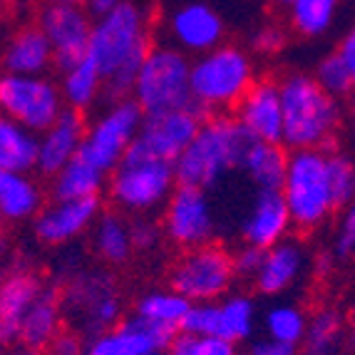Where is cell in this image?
Masks as SVG:
<instances>
[{"label":"cell","mask_w":355,"mask_h":355,"mask_svg":"<svg viewBox=\"0 0 355 355\" xmlns=\"http://www.w3.org/2000/svg\"><path fill=\"white\" fill-rule=\"evenodd\" d=\"M149 50L152 42H149L147 15L132 0H122L110 15L95 20L87 55L100 67L105 77L102 95L112 105L132 97L137 75L142 70Z\"/></svg>","instance_id":"obj_1"},{"label":"cell","mask_w":355,"mask_h":355,"mask_svg":"<svg viewBox=\"0 0 355 355\" xmlns=\"http://www.w3.org/2000/svg\"><path fill=\"white\" fill-rule=\"evenodd\" d=\"M256 142L259 139L236 117L209 114L189 147L174 162L177 184L207 191L234 166H243L246 154Z\"/></svg>","instance_id":"obj_2"},{"label":"cell","mask_w":355,"mask_h":355,"mask_svg":"<svg viewBox=\"0 0 355 355\" xmlns=\"http://www.w3.org/2000/svg\"><path fill=\"white\" fill-rule=\"evenodd\" d=\"M284 105V144L291 149H331L340 125V105L313 75L291 72L279 83Z\"/></svg>","instance_id":"obj_3"},{"label":"cell","mask_w":355,"mask_h":355,"mask_svg":"<svg viewBox=\"0 0 355 355\" xmlns=\"http://www.w3.org/2000/svg\"><path fill=\"white\" fill-rule=\"evenodd\" d=\"M254 83V62L234 45H219L191 62V100L207 114H219L231 107L236 110Z\"/></svg>","instance_id":"obj_4"},{"label":"cell","mask_w":355,"mask_h":355,"mask_svg":"<svg viewBox=\"0 0 355 355\" xmlns=\"http://www.w3.org/2000/svg\"><path fill=\"white\" fill-rule=\"evenodd\" d=\"M281 194L298 229H318L336 211L328 179V149H293Z\"/></svg>","instance_id":"obj_5"},{"label":"cell","mask_w":355,"mask_h":355,"mask_svg":"<svg viewBox=\"0 0 355 355\" xmlns=\"http://www.w3.org/2000/svg\"><path fill=\"white\" fill-rule=\"evenodd\" d=\"M191 62L182 50L152 48L137 75L132 97L144 114H159L169 110L194 107L189 87Z\"/></svg>","instance_id":"obj_6"},{"label":"cell","mask_w":355,"mask_h":355,"mask_svg":"<svg viewBox=\"0 0 355 355\" xmlns=\"http://www.w3.org/2000/svg\"><path fill=\"white\" fill-rule=\"evenodd\" d=\"M177 189L174 164L164 159H130L112 172L110 179V199L127 214H149L169 202Z\"/></svg>","instance_id":"obj_7"},{"label":"cell","mask_w":355,"mask_h":355,"mask_svg":"<svg viewBox=\"0 0 355 355\" xmlns=\"http://www.w3.org/2000/svg\"><path fill=\"white\" fill-rule=\"evenodd\" d=\"M234 279L236 273L229 251L216 243H204L179 256L169 271V288L191 303L216 301L229 293Z\"/></svg>","instance_id":"obj_8"},{"label":"cell","mask_w":355,"mask_h":355,"mask_svg":"<svg viewBox=\"0 0 355 355\" xmlns=\"http://www.w3.org/2000/svg\"><path fill=\"white\" fill-rule=\"evenodd\" d=\"M144 122L142 107L137 105L135 97L110 105L105 114L89 127L85 135L77 157L97 166L100 172L112 174L122 159H125L127 149L139 135V127Z\"/></svg>","instance_id":"obj_9"},{"label":"cell","mask_w":355,"mask_h":355,"mask_svg":"<svg viewBox=\"0 0 355 355\" xmlns=\"http://www.w3.org/2000/svg\"><path fill=\"white\" fill-rule=\"evenodd\" d=\"M62 110V89L45 75H0V112L35 135L48 130Z\"/></svg>","instance_id":"obj_10"},{"label":"cell","mask_w":355,"mask_h":355,"mask_svg":"<svg viewBox=\"0 0 355 355\" xmlns=\"http://www.w3.org/2000/svg\"><path fill=\"white\" fill-rule=\"evenodd\" d=\"M207 117L209 114L199 105L159 114H144L139 135L135 137L125 157L130 159H164L174 164L184 149L189 147V142L196 137Z\"/></svg>","instance_id":"obj_11"},{"label":"cell","mask_w":355,"mask_h":355,"mask_svg":"<svg viewBox=\"0 0 355 355\" xmlns=\"http://www.w3.org/2000/svg\"><path fill=\"white\" fill-rule=\"evenodd\" d=\"M62 311L72 315L85 336L100 338L119 326V296L110 273L89 271L70 281L62 293Z\"/></svg>","instance_id":"obj_12"},{"label":"cell","mask_w":355,"mask_h":355,"mask_svg":"<svg viewBox=\"0 0 355 355\" xmlns=\"http://www.w3.org/2000/svg\"><path fill=\"white\" fill-rule=\"evenodd\" d=\"M162 229H164V236L174 246H182L184 251L211 243L216 224H214V211L207 191L177 184V189L166 202Z\"/></svg>","instance_id":"obj_13"},{"label":"cell","mask_w":355,"mask_h":355,"mask_svg":"<svg viewBox=\"0 0 355 355\" xmlns=\"http://www.w3.org/2000/svg\"><path fill=\"white\" fill-rule=\"evenodd\" d=\"M92 18L83 6H62L48 3L40 10V30L53 45L55 67L67 72L87 58L89 35H92Z\"/></svg>","instance_id":"obj_14"},{"label":"cell","mask_w":355,"mask_h":355,"mask_svg":"<svg viewBox=\"0 0 355 355\" xmlns=\"http://www.w3.org/2000/svg\"><path fill=\"white\" fill-rule=\"evenodd\" d=\"M241 122L259 142L284 144V105L281 87L273 80H256L243 100L234 110Z\"/></svg>","instance_id":"obj_15"},{"label":"cell","mask_w":355,"mask_h":355,"mask_svg":"<svg viewBox=\"0 0 355 355\" xmlns=\"http://www.w3.org/2000/svg\"><path fill=\"white\" fill-rule=\"evenodd\" d=\"M177 331L147 318L132 315L122 320L114 331L95 338L85 355H144L152 350H166L172 345Z\"/></svg>","instance_id":"obj_16"},{"label":"cell","mask_w":355,"mask_h":355,"mask_svg":"<svg viewBox=\"0 0 355 355\" xmlns=\"http://www.w3.org/2000/svg\"><path fill=\"white\" fill-rule=\"evenodd\" d=\"M100 196L89 199H70V202H55L40 209L35 219V236L42 243L58 246L87 231L100 216Z\"/></svg>","instance_id":"obj_17"},{"label":"cell","mask_w":355,"mask_h":355,"mask_svg":"<svg viewBox=\"0 0 355 355\" xmlns=\"http://www.w3.org/2000/svg\"><path fill=\"white\" fill-rule=\"evenodd\" d=\"M85 135H87L85 114L80 112V110L65 107L62 114H60L40 137V147H37V172L45 174V177H55L67 162H72L77 157Z\"/></svg>","instance_id":"obj_18"},{"label":"cell","mask_w":355,"mask_h":355,"mask_svg":"<svg viewBox=\"0 0 355 355\" xmlns=\"http://www.w3.org/2000/svg\"><path fill=\"white\" fill-rule=\"evenodd\" d=\"M291 224L293 221H291L288 207H286L281 189L259 191L249 214L241 221L243 243H251V246H259V249H271L279 241H284Z\"/></svg>","instance_id":"obj_19"},{"label":"cell","mask_w":355,"mask_h":355,"mask_svg":"<svg viewBox=\"0 0 355 355\" xmlns=\"http://www.w3.org/2000/svg\"><path fill=\"white\" fill-rule=\"evenodd\" d=\"M172 35L179 48L187 53H209L219 48L224 37V23L216 12L204 3H191V6L179 8L172 15Z\"/></svg>","instance_id":"obj_20"},{"label":"cell","mask_w":355,"mask_h":355,"mask_svg":"<svg viewBox=\"0 0 355 355\" xmlns=\"http://www.w3.org/2000/svg\"><path fill=\"white\" fill-rule=\"evenodd\" d=\"M42 291L35 273L18 271L0 284V343L20 340V328L30 306Z\"/></svg>","instance_id":"obj_21"},{"label":"cell","mask_w":355,"mask_h":355,"mask_svg":"<svg viewBox=\"0 0 355 355\" xmlns=\"http://www.w3.org/2000/svg\"><path fill=\"white\" fill-rule=\"evenodd\" d=\"M306 263V251L298 241H279L276 246L266 249L263 254V263H261L259 273H256V288L263 296H279L284 291H288L296 284L298 276Z\"/></svg>","instance_id":"obj_22"},{"label":"cell","mask_w":355,"mask_h":355,"mask_svg":"<svg viewBox=\"0 0 355 355\" xmlns=\"http://www.w3.org/2000/svg\"><path fill=\"white\" fill-rule=\"evenodd\" d=\"M6 72L12 75H45L55 65L53 45L48 35L37 28H25L12 37L3 55Z\"/></svg>","instance_id":"obj_23"},{"label":"cell","mask_w":355,"mask_h":355,"mask_svg":"<svg viewBox=\"0 0 355 355\" xmlns=\"http://www.w3.org/2000/svg\"><path fill=\"white\" fill-rule=\"evenodd\" d=\"M60 323H62V296L58 293V288L42 286L23 320L20 343L28 345L30 350L50 348V343L60 333Z\"/></svg>","instance_id":"obj_24"},{"label":"cell","mask_w":355,"mask_h":355,"mask_svg":"<svg viewBox=\"0 0 355 355\" xmlns=\"http://www.w3.org/2000/svg\"><path fill=\"white\" fill-rule=\"evenodd\" d=\"M40 139L33 130L0 112V169L6 174H28L37 169Z\"/></svg>","instance_id":"obj_25"},{"label":"cell","mask_w":355,"mask_h":355,"mask_svg":"<svg viewBox=\"0 0 355 355\" xmlns=\"http://www.w3.org/2000/svg\"><path fill=\"white\" fill-rule=\"evenodd\" d=\"M107 174L100 172L97 166L89 162L75 157L67 162L62 169L53 177V199L55 202H70V199H89V196H100L102 187H105Z\"/></svg>","instance_id":"obj_26"},{"label":"cell","mask_w":355,"mask_h":355,"mask_svg":"<svg viewBox=\"0 0 355 355\" xmlns=\"http://www.w3.org/2000/svg\"><path fill=\"white\" fill-rule=\"evenodd\" d=\"M241 169H246V174L259 191L281 189L286 169H288V152L284 149V144L256 142L246 154Z\"/></svg>","instance_id":"obj_27"},{"label":"cell","mask_w":355,"mask_h":355,"mask_svg":"<svg viewBox=\"0 0 355 355\" xmlns=\"http://www.w3.org/2000/svg\"><path fill=\"white\" fill-rule=\"evenodd\" d=\"M95 251L107 263H125L130 261L135 243H132L130 221L122 214L105 211L95 221Z\"/></svg>","instance_id":"obj_28"},{"label":"cell","mask_w":355,"mask_h":355,"mask_svg":"<svg viewBox=\"0 0 355 355\" xmlns=\"http://www.w3.org/2000/svg\"><path fill=\"white\" fill-rule=\"evenodd\" d=\"M42 209V191L28 174H6L0 187V216L8 221H23L37 216Z\"/></svg>","instance_id":"obj_29"},{"label":"cell","mask_w":355,"mask_h":355,"mask_svg":"<svg viewBox=\"0 0 355 355\" xmlns=\"http://www.w3.org/2000/svg\"><path fill=\"white\" fill-rule=\"evenodd\" d=\"M102 85H105V77H102L100 67L95 65V60L87 55L83 62H77L72 70L65 72V80H62V87H60L65 107L85 112L102 92Z\"/></svg>","instance_id":"obj_30"},{"label":"cell","mask_w":355,"mask_h":355,"mask_svg":"<svg viewBox=\"0 0 355 355\" xmlns=\"http://www.w3.org/2000/svg\"><path fill=\"white\" fill-rule=\"evenodd\" d=\"M189 306H191L189 298H184L182 293H177V291H172V288L149 291V293H144V296L139 298L135 315L152 320V323H159V326L172 328V331L179 333Z\"/></svg>","instance_id":"obj_31"},{"label":"cell","mask_w":355,"mask_h":355,"mask_svg":"<svg viewBox=\"0 0 355 355\" xmlns=\"http://www.w3.org/2000/svg\"><path fill=\"white\" fill-rule=\"evenodd\" d=\"M340 0H291L288 20L298 35L320 37L331 30Z\"/></svg>","instance_id":"obj_32"},{"label":"cell","mask_w":355,"mask_h":355,"mask_svg":"<svg viewBox=\"0 0 355 355\" xmlns=\"http://www.w3.org/2000/svg\"><path fill=\"white\" fill-rule=\"evenodd\" d=\"M256 306L246 293H234L219 303V338L241 343L254 333Z\"/></svg>","instance_id":"obj_33"},{"label":"cell","mask_w":355,"mask_h":355,"mask_svg":"<svg viewBox=\"0 0 355 355\" xmlns=\"http://www.w3.org/2000/svg\"><path fill=\"white\" fill-rule=\"evenodd\" d=\"M263 326H266L268 338H276L281 343H291L301 348L308 320H306V313H303L298 306L281 303V306L268 308L266 318H263Z\"/></svg>","instance_id":"obj_34"},{"label":"cell","mask_w":355,"mask_h":355,"mask_svg":"<svg viewBox=\"0 0 355 355\" xmlns=\"http://www.w3.org/2000/svg\"><path fill=\"white\" fill-rule=\"evenodd\" d=\"M340 338V315L336 311H320L315 318L308 323L306 336H303L301 353L303 355H331Z\"/></svg>","instance_id":"obj_35"},{"label":"cell","mask_w":355,"mask_h":355,"mask_svg":"<svg viewBox=\"0 0 355 355\" xmlns=\"http://www.w3.org/2000/svg\"><path fill=\"white\" fill-rule=\"evenodd\" d=\"M328 179H331L336 209L355 202V159L350 154L328 149Z\"/></svg>","instance_id":"obj_36"},{"label":"cell","mask_w":355,"mask_h":355,"mask_svg":"<svg viewBox=\"0 0 355 355\" xmlns=\"http://www.w3.org/2000/svg\"><path fill=\"white\" fill-rule=\"evenodd\" d=\"M313 77H315V83L326 89L331 97H336V100H340V97H350L355 92L353 77H350L348 67H345V62L340 60V55L338 53H331L320 60Z\"/></svg>","instance_id":"obj_37"},{"label":"cell","mask_w":355,"mask_h":355,"mask_svg":"<svg viewBox=\"0 0 355 355\" xmlns=\"http://www.w3.org/2000/svg\"><path fill=\"white\" fill-rule=\"evenodd\" d=\"M169 355H239L236 343L219 336H191L179 331L172 345L166 348Z\"/></svg>","instance_id":"obj_38"},{"label":"cell","mask_w":355,"mask_h":355,"mask_svg":"<svg viewBox=\"0 0 355 355\" xmlns=\"http://www.w3.org/2000/svg\"><path fill=\"white\" fill-rule=\"evenodd\" d=\"M182 333H191V336H219V303L216 301L191 303L187 315H184Z\"/></svg>","instance_id":"obj_39"},{"label":"cell","mask_w":355,"mask_h":355,"mask_svg":"<svg viewBox=\"0 0 355 355\" xmlns=\"http://www.w3.org/2000/svg\"><path fill=\"white\" fill-rule=\"evenodd\" d=\"M333 254L338 259H350L355 254V202L343 207V216H340L336 241H333Z\"/></svg>","instance_id":"obj_40"},{"label":"cell","mask_w":355,"mask_h":355,"mask_svg":"<svg viewBox=\"0 0 355 355\" xmlns=\"http://www.w3.org/2000/svg\"><path fill=\"white\" fill-rule=\"evenodd\" d=\"M132 229V243L137 251H152L162 239V226L157 221L147 219V216H137L135 221H130Z\"/></svg>","instance_id":"obj_41"},{"label":"cell","mask_w":355,"mask_h":355,"mask_svg":"<svg viewBox=\"0 0 355 355\" xmlns=\"http://www.w3.org/2000/svg\"><path fill=\"white\" fill-rule=\"evenodd\" d=\"M263 254H266V249L243 243L236 254H231V259H234V273L241 276V279H256V273H259L261 263H263Z\"/></svg>","instance_id":"obj_42"},{"label":"cell","mask_w":355,"mask_h":355,"mask_svg":"<svg viewBox=\"0 0 355 355\" xmlns=\"http://www.w3.org/2000/svg\"><path fill=\"white\" fill-rule=\"evenodd\" d=\"M251 355H298V345H291V343H281L276 338H261L251 345L249 350Z\"/></svg>","instance_id":"obj_43"},{"label":"cell","mask_w":355,"mask_h":355,"mask_svg":"<svg viewBox=\"0 0 355 355\" xmlns=\"http://www.w3.org/2000/svg\"><path fill=\"white\" fill-rule=\"evenodd\" d=\"M53 355H83V345L75 333H58L53 343H50Z\"/></svg>","instance_id":"obj_44"},{"label":"cell","mask_w":355,"mask_h":355,"mask_svg":"<svg viewBox=\"0 0 355 355\" xmlns=\"http://www.w3.org/2000/svg\"><path fill=\"white\" fill-rule=\"evenodd\" d=\"M336 53L340 55V60L345 62V67H348L350 77H353V85H355V25L345 33L343 40L338 42Z\"/></svg>","instance_id":"obj_45"},{"label":"cell","mask_w":355,"mask_h":355,"mask_svg":"<svg viewBox=\"0 0 355 355\" xmlns=\"http://www.w3.org/2000/svg\"><path fill=\"white\" fill-rule=\"evenodd\" d=\"M284 40L286 37L279 28H263L259 35H256L254 42H256V48L263 50V53H276V50L284 45Z\"/></svg>","instance_id":"obj_46"},{"label":"cell","mask_w":355,"mask_h":355,"mask_svg":"<svg viewBox=\"0 0 355 355\" xmlns=\"http://www.w3.org/2000/svg\"><path fill=\"white\" fill-rule=\"evenodd\" d=\"M119 3H122V0H87L85 10L89 12V18L92 20H100V18H105V15H110Z\"/></svg>","instance_id":"obj_47"},{"label":"cell","mask_w":355,"mask_h":355,"mask_svg":"<svg viewBox=\"0 0 355 355\" xmlns=\"http://www.w3.org/2000/svg\"><path fill=\"white\" fill-rule=\"evenodd\" d=\"M48 3H62V6H87V0H48Z\"/></svg>","instance_id":"obj_48"},{"label":"cell","mask_w":355,"mask_h":355,"mask_svg":"<svg viewBox=\"0 0 355 355\" xmlns=\"http://www.w3.org/2000/svg\"><path fill=\"white\" fill-rule=\"evenodd\" d=\"M350 117H353V125H355V92L350 95Z\"/></svg>","instance_id":"obj_49"},{"label":"cell","mask_w":355,"mask_h":355,"mask_svg":"<svg viewBox=\"0 0 355 355\" xmlns=\"http://www.w3.org/2000/svg\"><path fill=\"white\" fill-rule=\"evenodd\" d=\"M144 355H169L166 350H152V353H144Z\"/></svg>","instance_id":"obj_50"},{"label":"cell","mask_w":355,"mask_h":355,"mask_svg":"<svg viewBox=\"0 0 355 355\" xmlns=\"http://www.w3.org/2000/svg\"><path fill=\"white\" fill-rule=\"evenodd\" d=\"M273 3H279V6H288L291 0H273Z\"/></svg>","instance_id":"obj_51"},{"label":"cell","mask_w":355,"mask_h":355,"mask_svg":"<svg viewBox=\"0 0 355 355\" xmlns=\"http://www.w3.org/2000/svg\"><path fill=\"white\" fill-rule=\"evenodd\" d=\"M3 179H6V172H3V169H0V187H3Z\"/></svg>","instance_id":"obj_52"},{"label":"cell","mask_w":355,"mask_h":355,"mask_svg":"<svg viewBox=\"0 0 355 355\" xmlns=\"http://www.w3.org/2000/svg\"><path fill=\"white\" fill-rule=\"evenodd\" d=\"M0 226H3V216H0Z\"/></svg>","instance_id":"obj_53"}]
</instances>
